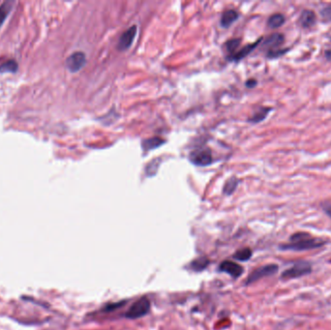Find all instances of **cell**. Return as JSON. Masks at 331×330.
Returning <instances> with one entry per match:
<instances>
[{
  "label": "cell",
  "instance_id": "cell-1",
  "mask_svg": "<svg viewBox=\"0 0 331 330\" xmlns=\"http://www.w3.org/2000/svg\"><path fill=\"white\" fill-rule=\"evenodd\" d=\"M326 244V240L323 238L313 237L310 233L299 232L292 234L290 238V243L280 246L282 250L290 251H305L323 247Z\"/></svg>",
  "mask_w": 331,
  "mask_h": 330
},
{
  "label": "cell",
  "instance_id": "cell-2",
  "mask_svg": "<svg viewBox=\"0 0 331 330\" xmlns=\"http://www.w3.org/2000/svg\"><path fill=\"white\" fill-rule=\"evenodd\" d=\"M284 42H285V36L282 33L276 32L268 36L265 40L263 45V47H265L267 50L266 57L268 59H272L284 56L289 51L287 49H282L281 46L284 44Z\"/></svg>",
  "mask_w": 331,
  "mask_h": 330
},
{
  "label": "cell",
  "instance_id": "cell-3",
  "mask_svg": "<svg viewBox=\"0 0 331 330\" xmlns=\"http://www.w3.org/2000/svg\"><path fill=\"white\" fill-rule=\"evenodd\" d=\"M311 272V263L306 262V261H299V262L294 263L292 266L283 272L281 275V278L283 280L295 279V278H299L307 274H310Z\"/></svg>",
  "mask_w": 331,
  "mask_h": 330
},
{
  "label": "cell",
  "instance_id": "cell-4",
  "mask_svg": "<svg viewBox=\"0 0 331 330\" xmlns=\"http://www.w3.org/2000/svg\"><path fill=\"white\" fill-rule=\"evenodd\" d=\"M150 310V302L146 297H141L129 308L126 313L128 319H138L145 316Z\"/></svg>",
  "mask_w": 331,
  "mask_h": 330
},
{
  "label": "cell",
  "instance_id": "cell-5",
  "mask_svg": "<svg viewBox=\"0 0 331 330\" xmlns=\"http://www.w3.org/2000/svg\"><path fill=\"white\" fill-rule=\"evenodd\" d=\"M278 269H279V266L277 264H266V265H264L262 267H259L249 275V277L246 281V284H251V283H254V282H256V281H258L262 278L272 276L275 273L278 272Z\"/></svg>",
  "mask_w": 331,
  "mask_h": 330
},
{
  "label": "cell",
  "instance_id": "cell-6",
  "mask_svg": "<svg viewBox=\"0 0 331 330\" xmlns=\"http://www.w3.org/2000/svg\"><path fill=\"white\" fill-rule=\"evenodd\" d=\"M85 63H86V57H85L84 53L76 52L66 59L65 65H66V68L70 72L77 73L79 70H81L83 68Z\"/></svg>",
  "mask_w": 331,
  "mask_h": 330
},
{
  "label": "cell",
  "instance_id": "cell-7",
  "mask_svg": "<svg viewBox=\"0 0 331 330\" xmlns=\"http://www.w3.org/2000/svg\"><path fill=\"white\" fill-rule=\"evenodd\" d=\"M136 35V25H133L130 28H128L127 30H125V32L122 33V35L120 36V38L118 40L117 49L119 51H126V50H128L131 47V45L133 44Z\"/></svg>",
  "mask_w": 331,
  "mask_h": 330
},
{
  "label": "cell",
  "instance_id": "cell-8",
  "mask_svg": "<svg viewBox=\"0 0 331 330\" xmlns=\"http://www.w3.org/2000/svg\"><path fill=\"white\" fill-rule=\"evenodd\" d=\"M190 160L197 166L203 167V166H208L212 163V156L208 149L196 150L191 153Z\"/></svg>",
  "mask_w": 331,
  "mask_h": 330
},
{
  "label": "cell",
  "instance_id": "cell-9",
  "mask_svg": "<svg viewBox=\"0 0 331 330\" xmlns=\"http://www.w3.org/2000/svg\"><path fill=\"white\" fill-rule=\"evenodd\" d=\"M316 21H317V16L315 12L309 9H304L301 12L299 19H298V22L300 26L305 29L312 28L316 24Z\"/></svg>",
  "mask_w": 331,
  "mask_h": 330
},
{
  "label": "cell",
  "instance_id": "cell-10",
  "mask_svg": "<svg viewBox=\"0 0 331 330\" xmlns=\"http://www.w3.org/2000/svg\"><path fill=\"white\" fill-rule=\"evenodd\" d=\"M220 270L230 274L234 278H238L243 273V268L241 265L235 264L231 261H225L220 265Z\"/></svg>",
  "mask_w": 331,
  "mask_h": 330
},
{
  "label": "cell",
  "instance_id": "cell-11",
  "mask_svg": "<svg viewBox=\"0 0 331 330\" xmlns=\"http://www.w3.org/2000/svg\"><path fill=\"white\" fill-rule=\"evenodd\" d=\"M264 38H260L258 41H256L253 44H249L247 46H245L244 48H242L240 51L235 52L234 55H232V57H230L229 59L231 60H234V61H238L240 59H244L245 57H247L251 52H253L254 50L257 48V46L263 41Z\"/></svg>",
  "mask_w": 331,
  "mask_h": 330
},
{
  "label": "cell",
  "instance_id": "cell-12",
  "mask_svg": "<svg viewBox=\"0 0 331 330\" xmlns=\"http://www.w3.org/2000/svg\"><path fill=\"white\" fill-rule=\"evenodd\" d=\"M238 19V13L234 10H228L226 11L223 15H222V18H221V26L224 27V28H228L230 27L233 22H234L235 20Z\"/></svg>",
  "mask_w": 331,
  "mask_h": 330
},
{
  "label": "cell",
  "instance_id": "cell-13",
  "mask_svg": "<svg viewBox=\"0 0 331 330\" xmlns=\"http://www.w3.org/2000/svg\"><path fill=\"white\" fill-rule=\"evenodd\" d=\"M14 5H15V2L12 0L4 1L0 5V28L3 25L4 21L7 19V17L9 16V14L11 13V11L13 10Z\"/></svg>",
  "mask_w": 331,
  "mask_h": 330
},
{
  "label": "cell",
  "instance_id": "cell-14",
  "mask_svg": "<svg viewBox=\"0 0 331 330\" xmlns=\"http://www.w3.org/2000/svg\"><path fill=\"white\" fill-rule=\"evenodd\" d=\"M164 143H165V140L163 138L155 136V137L144 139L141 142V145H142V148L144 150H152V149H155L157 147L161 146Z\"/></svg>",
  "mask_w": 331,
  "mask_h": 330
},
{
  "label": "cell",
  "instance_id": "cell-15",
  "mask_svg": "<svg viewBox=\"0 0 331 330\" xmlns=\"http://www.w3.org/2000/svg\"><path fill=\"white\" fill-rule=\"evenodd\" d=\"M286 21V18L283 14L277 13V14H273L271 15L268 20H267V25L271 28V29H276L281 27Z\"/></svg>",
  "mask_w": 331,
  "mask_h": 330
},
{
  "label": "cell",
  "instance_id": "cell-16",
  "mask_svg": "<svg viewBox=\"0 0 331 330\" xmlns=\"http://www.w3.org/2000/svg\"><path fill=\"white\" fill-rule=\"evenodd\" d=\"M272 111V108H260L255 114H254L252 117L249 119V122H252V123H259V122H262L263 120H265L267 115Z\"/></svg>",
  "mask_w": 331,
  "mask_h": 330
},
{
  "label": "cell",
  "instance_id": "cell-17",
  "mask_svg": "<svg viewBox=\"0 0 331 330\" xmlns=\"http://www.w3.org/2000/svg\"><path fill=\"white\" fill-rule=\"evenodd\" d=\"M19 68L15 60H8L0 65V73H16Z\"/></svg>",
  "mask_w": 331,
  "mask_h": 330
},
{
  "label": "cell",
  "instance_id": "cell-18",
  "mask_svg": "<svg viewBox=\"0 0 331 330\" xmlns=\"http://www.w3.org/2000/svg\"><path fill=\"white\" fill-rule=\"evenodd\" d=\"M208 264L209 261L206 258H199L191 264V267L195 271H201L208 265Z\"/></svg>",
  "mask_w": 331,
  "mask_h": 330
},
{
  "label": "cell",
  "instance_id": "cell-19",
  "mask_svg": "<svg viewBox=\"0 0 331 330\" xmlns=\"http://www.w3.org/2000/svg\"><path fill=\"white\" fill-rule=\"evenodd\" d=\"M252 257V250L250 248H243L238 250L237 252L234 255V258L237 261L245 262L248 261Z\"/></svg>",
  "mask_w": 331,
  "mask_h": 330
},
{
  "label": "cell",
  "instance_id": "cell-20",
  "mask_svg": "<svg viewBox=\"0 0 331 330\" xmlns=\"http://www.w3.org/2000/svg\"><path fill=\"white\" fill-rule=\"evenodd\" d=\"M237 184H238V179L236 177H232L226 182L224 187V193L227 195L233 194L237 187Z\"/></svg>",
  "mask_w": 331,
  "mask_h": 330
},
{
  "label": "cell",
  "instance_id": "cell-21",
  "mask_svg": "<svg viewBox=\"0 0 331 330\" xmlns=\"http://www.w3.org/2000/svg\"><path fill=\"white\" fill-rule=\"evenodd\" d=\"M240 43H241V40L238 39V38L230 40V41H228L226 43V49H227V51L229 53H231L232 55H234L235 51H236V49L239 47Z\"/></svg>",
  "mask_w": 331,
  "mask_h": 330
},
{
  "label": "cell",
  "instance_id": "cell-22",
  "mask_svg": "<svg viewBox=\"0 0 331 330\" xmlns=\"http://www.w3.org/2000/svg\"><path fill=\"white\" fill-rule=\"evenodd\" d=\"M320 13H321L323 20H325L326 22L331 21V5L322 8Z\"/></svg>",
  "mask_w": 331,
  "mask_h": 330
},
{
  "label": "cell",
  "instance_id": "cell-23",
  "mask_svg": "<svg viewBox=\"0 0 331 330\" xmlns=\"http://www.w3.org/2000/svg\"><path fill=\"white\" fill-rule=\"evenodd\" d=\"M125 301H122V302H118V303H114V304H109L107 307H106V311H113L115 309H117L119 307H121V304H124Z\"/></svg>",
  "mask_w": 331,
  "mask_h": 330
},
{
  "label": "cell",
  "instance_id": "cell-24",
  "mask_svg": "<svg viewBox=\"0 0 331 330\" xmlns=\"http://www.w3.org/2000/svg\"><path fill=\"white\" fill-rule=\"evenodd\" d=\"M323 209L328 216L331 218V202H326L323 204Z\"/></svg>",
  "mask_w": 331,
  "mask_h": 330
},
{
  "label": "cell",
  "instance_id": "cell-25",
  "mask_svg": "<svg viewBox=\"0 0 331 330\" xmlns=\"http://www.w3.org/2000/svg\"><path fill=\"white\" fill-rule=\"evenodd\" d=\"M257 83H258V81H257L256 79L250 78V79H248V80L246 81V86L249 87V88H253V87H255V86L257 85Z\"/></svg>",
  "mask_w": 331,
  "mask_h": 330
},
{
  "label": "cell",
  "instance_id": "cell-26",
  "mask_svg": "<svg viewBox=\"0 0 331 330\" xmlns=\"http://www.w3.org/2000/svg\"><path fill=\"white\" fill-rule=\"evenodd\" d=\"M325 57H326L327 60L331 61V49H329V50H327V51L325 52Z\"/></svg>",
  "mask_w": 331,
  "mask_h": 330
},
{
  "label": "cell",
  "instance_id": "cell-27",
  "mask_svg": "<svg viewBox=\"0 0 331 330\" xmlns=\"http://www.w3.org/2000/svg\"></svg>",
  "mask_w": 331,
  "mask_h": 330
}]
</instances>
